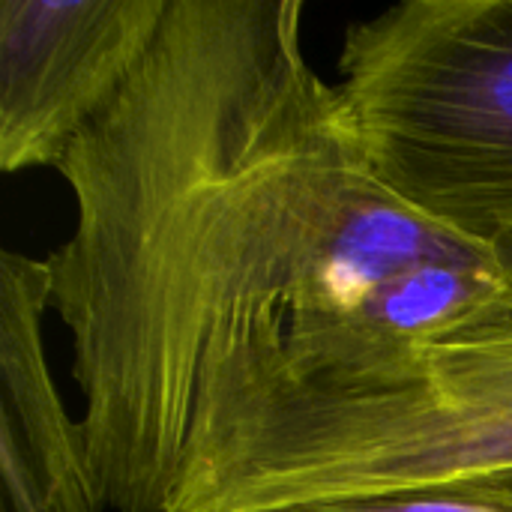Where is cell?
Instances as JSON below:
<instances>
[{
  "label": "cell",
  "mask_w": 512,
  "mask_h": 512,
  "mask_svg": "<svg viewBox=\"0 0 512 512\" xmlns=\"http://www.w3.org/2000/svg\"><path fill=\"white\" fill-rule=\"evenodd\" d=\"M300 0H171L57 174L45 258L105 512H165L186 459L255 405L512 318L492 252L369 165Z\"/></svg>",
  "instance_id": "1"
},
{
  "label": "cell",
  "mask_w": 512,
  "mask_h": 512,
  "mask_svg": "<svg viewBox=\"0 0 512 512\" xmlns=\"http://www.w3.org/2000/svg\"><path fill=\"white\" fill-rule=\"evenodd\" d=\"M420 492H512V318L255 405L186 459L168 512H297Z\"/></svg>",
  "instance_id": "2"
},
{
  "label": "cell",
  "mask_w": 512,
  "mask_h": 512,
  "mask_svg": "<svg viewBox=\"0 0 512 512\" xmlns=\"http://www.w3.org/2000/svg\"><path fill=\"white\" fill-rule=\"evenodd\" d=\"M339 99L375 174L512 288V0H405L345 30Z\"/></svg>",
  "instance_id": "3"
},
{
  "label": "cell",
  "mask_w": 512,
  "mask_h": 512,
  "mask_svg": "<svg viewBox=\"0 0 512 512\" xmlns=\"http://www.w3.org/2000/svg\"><path fill=\"white\" fill-rule=\"evenodd\" d=\"M171 0H3L0 168H60L153 48Z\"/></svg>",
  "instance_id": "4"
},
{
  "label": "cell",
  "mask_w": 512,
  "mask_h": 512,
  "mask_svg": "<svg viewBox=\"0 0 512 512\" xmlns=\"http://www.w3.org/2000/svg\"><path fill=\"white\" fill-rule=\"evenodd\" d=\"M45 258L0 255V512H105L45 351Z\"/></svg>",
  "instance_id": "5"
},
{
  "label": "cell",
  "mask_w": 512,
  "mask_h": 512,
  "mask_svg": "<svg viewBox=\"0 0 512 512\" xmlns=\"http://www.w3.org/2000/svg\"><path fill=\"white\" fill-rule=\"evenodd\" d=\"M297 512H512V492H420Z\"/></svg>",
  "instance_id": "6"
}]
</instances>
